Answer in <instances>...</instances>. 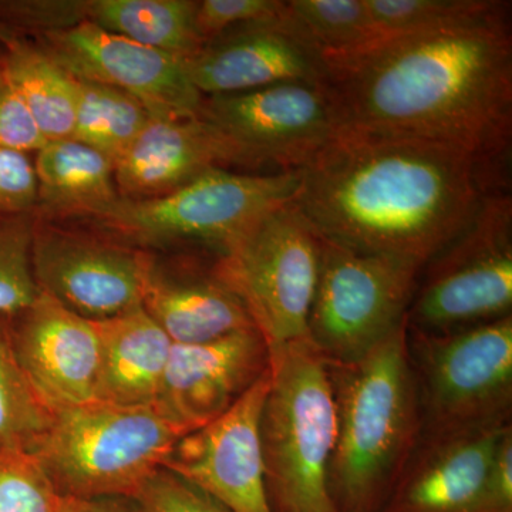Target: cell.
<instances>
[{"mask_svg":"<svg viewBox=\"0 0 512 512\" xmlns=\"http://www.w3.org/2000/svg\"><path fill=\"white\" fill-rule=\"evenodd\" d=\"M326 66L340 130L446 144L507 170L512 136L508 12L377 40Z\"/></svg>","mask_w":512,"mask_h":512,"instance_id":"1","label":"cell"},{"mask_svg":"<svg viewBox=\"0 0 512 512\" xmlns=\"http://www.w3.org/2000/svg\"><path fill=\"white\" fill-rule=\"evenodd\" d=\"M507 180L460 148L339 130L299 171L293 204L328 241L426 265Z\"/></svg>","mask_w":512,"mask_h":512,"instance_id":"2","label":"cell"},{"mask_svg":"<svg viewBox=\"0 0 512 512\" xmlns=\"http://www.w3.org/2000/svg\"><path fill=\"white\" fill-rule=\"evenodd\" d=\"M336 404L328 468L338 512H376L420 434L407 323L352 363H326Z\"/></svg>","mask_w":512,"mask_h":512,"instance_id":"3","label":"cell"},{"mask_svg":"<svg viewBox=\"0 0 512 512\" xmlns=\"http://www.w3.org/2000/svg\"><path fill=\"white\" fill-rule=\"evenodd\" d=\"M298 187L299 171L239 174L215 168L161 197H119L76 224L141 251L197 247L218 258L259 218L293 201Z\"/></svg>","mask_w":512,"mask_h":512,"instance_id":"4","label":"cell"},{"mask_svg":"<svg viewBox=\"0 0 512 512\" xmlns=\"http://www.w3.org/2000/svg\"><path fill=\"white\" fill-rule=\"evenodd\" d=\"M336 423L328 366L309 339L272 350L261 440L274 512H338L328 488Z\"/></svg>","mask_w":512,"mask_h":512,"instance_id":"5","label":"cell"},{"mask_svg":"<svg viewBox=\"0 0 512 512\" xmlns=\"http://www.w3.org/2000/svg\"><path fill=\"white\" fill-rule=\"evenodd\" d=\"M181 436L154 407L93 402L53 413L30 451L62 497H134Z\"/></svg>","mask_w":512,"mask_h":512,"instance_id":"6","label":"cell"},{"mask_svg":"<svg viewBox=\"0 0 512 512\" xmlns=\"http://www.w3.org/2000/svg\"><path fill=\"white\" fill-rule=\"evenodd\" d=\"M419 440L500 429L512 416V315L444 335L407 332Z\"/></svg>","mask_w":512,"mask_h":512,"instance_id":"7","label":"cell"},{"mask_svg":"<svg viewBox=\"0 0 512 512\" xmlns=\"http://www.w3.org/2000/svg\"><path fill=\"white\" fill-rule=\"evenodd\" d=\"M512 200L487 195L476 217L421 269L407 332L444 335L511 316Z\"/></svg>","mask_w":512,"mask_h":512,"instance_id":"8","label":"cell"},{"mask_svg":"<svg viewBox=\"0 0 512 512\" xmlns=\"http://www.w3.org/2000/svg\"><path fill=\"white\" fill-rule=\"evenodd\" d=\"M319 261L320 235L291 201L259 218L214 266L272 352L308 339Z\"/></svg>","mask_w":512,"mask_h":512,"instance_id":"9","label":"cell"},{"mask_svg":"<svg viewBox=\"0 0 512 512\" xmlns=\"http://www.w3.org/2000/svg\"><path fill=\"white\" fill-rule=\"evenodd\" d=\"M423 266L320 237L308 339L322 359L356 362L402 328Z\"/></svg>","mask_w":512,"mask_h":512,"instance_id":"10","label":"cell"},{"mask_svg":"<svg viewBox=\"0 0 512 512\" xmlns=\"http://www.w3.org/2000/svg\"><path fill=\"white\" fill-rule=\"evenodd\" d=\"M200 116L237 147L245 168L276 173L301 171L340 130L326 84L281 83L204 97Z\"/></svg>","mask_w":512,"mask_h":512,"instance_id":"11","label":"cell"},{"mask_svg":"<svg viewBox=\"0 0 512 512\" xmlns=\"http://www.w3.org/2000/svg\"><path fill=\"white\" fill-rule=\"evenodd\" d=\"M151 252L39 218L32 264L40 292L90 322L143 306Z\"/></svg>","mask_w":512,"mask_h":512,"instance_id":"12","label":"cell"},{"mask_svg":"<svg viewBox=\"0 0 512 512\" xmlns=\"http://www.w3.org/2000/svg\"><path fill=\"white\" fill-rule=\"evenodd\" d=\"M36 45L77 79L130 94L156 119L200 116L204 96L184 59L114 35L90 22L36 37Z\"/></svg>","mask_w":512,"mask_h":512,"instance_id":"13","label":"cell"},{"mask_svg":"<svg viewBox=\"0 0 512 512\" xmlns=\"http://www.w3.org/2000/svg\"><path fill=\"white\" fill-rule=\"evenodd\" d=\"M269 370L228 412L178 439L164 468L231 512H274L266 490L261 419Z\"/></svg>","mask_w":512,"mask_h":512,"instance_id":"14","label":"cell"},{"mask_svg":"<svg viewBox=\"0 0 512 512\" xmlns=\"http://www.w3.org/2000/svg\"><path fill=\"white\" fill-rule=\"evenodd\" d=\"M192 84L204 97L252 92L281 83H328V66L316 47L278 18L237 26L185 57Z\"/></svg>","mask_w":512,"mask_h":512,"instance_id":"15","label":"cell"},{"mask_svg":"<svg viewBox=\"0 0 512 512\" xmlns=\"http://www.w3.org/2000/svg\"><path fill=\"white\" fill-rule=\"evenodd\" d=\"M271 352L256 329L197 345H174L154 409L181 434L204 427L268 373Z\"/></svg>","mask_w":512,"mask_h":512,"instance_id":"16","label":"cell"},{"mask_svg":"<svg viewBox=\"0 0 512 512\" xmlns=\"http://www.w3.org/2000/svg\"><path fill=\"white\" fill-rule=\"evenodd\" d=\"M13 352L50 412L96 402L100 339L96 323L40 292L8 318Z\"/></svg>","mask_w":512,"mask_h":512,"instance_id":"17","label":"cell"},{"mask_svg":"<svg viewBox=\"0 0 512 512\" xmlns=\"http://www.w3.org/2000/svg\"><path fill=\"white\" fill-rule=\"evenodd\" d=\"M244 167L237 147L204 117H151L114 163L120 197H161L215 168Z\"/></svg>","mask_w":512,"mask_h":512,"instance_id":"18","label":"cell"},{"mask_svg":"<svg viewBox=\"0 0 512 512\" xmlns=\"http://www.w3.org/2000/svg\"><path fill=\"white\" fill-rule=\"evenodd\" d=\"M508 426L417 441L376 512H478L488 468Z\"/></svg>","mask_w":512,"mask_h":512,"instance_id":"19","label":"cell"},{"mask_svg":"<svg viewBox=\"0 0 512 512\" xmlns=\"http://www.w3.org/2000/svg\"><path fill=\"white\" fill-rule=\"evenodd\" d=\"M143 308L174 345H197L256 329L244 302L214 262L171 268L151 254Z\"/></svg>","mask_w":512,"mask_h":512,"instance_id":"20","label":"cell"},{"mask_svg":"<svg viewBox=\"0 0 512 512\" xmlns=\"http://www.w3.org/2000/svg\"><path fill=\"white\" fill-rule=\"evenodd\" d=\"M94 323L100 339L96 402L156 406L173 342L143 306Z\"/></svg>","mask_w":512,"mask_h":512,"instance_id":"21","label":"cell"},{"mask_svg":"<svg viewBox=\"0 0 512 512\" xmlns=\"http://www.w3.org/2000/svg\"><path fill=\"white\" fill-rule=\"evenodd\" d=\"M35 170L36 215L46 221L83 220L120 197L114 161L74 138L47 141L36 153Z\"/></svg>","mask_w":512,"mask_h":512,"instance_id":"22","label":"cell"},{"mask_svg":"<svg viewBox=\"0 0 512 512\" xmlns=\"http://www.w3.org/2000/svg\"><path fill=\"white\" fill-rule=\"evenodd\" d=\"M194 0H86V22L170 55L190 57L204 46Z\"/></svg>","mask_w":512,"mask_h":512,"instance_id":"23","label":"cell"},{"mask_svg":"<svg viewBox=\"0 0 512 512\" xmlns=\"http://www.w3.org/2000/svg\"><path fill=\"white\" fill-rule=\"evenodd\" d=\"M5 79L15 89L47 141L73 138L76 79L36 43L22 40L6 50Z\"/></svg>","mask_w":512,"mask_h":512,"instance_id":"24","label":"cell"},{"mask_svg":"<svg viewBox=\"0 0 512 512\" xmlns=\"http://www.w3.org/2000/svg\"><path fill=\"white\" fill-rule=\"evenodd\" d=\"M76 79L74 140L93 147L116 163L151 119L130 94L104 84Z\"/></svg>","mask_w":512,"mask_h":512,"instance_id":"25","label":"cell"},{"mask_svg":"<svg viewBox=\"0 0 512 512\" xmlns=\"http://www.w3.org/2000/svg\"><path fill=\"white\" fill-rule=\"evenodd\" d=\"M285 13L325 62L376 42L365 0H288Z\"/></svg>","mask_w":512,"mask_h":512,"instance_id":"26","label":"cell"},{"mask_svg":"<svg viewBox=\"0 0 512 512\" xmlns=\"http://www.w3.org/2000/svg\"><path fill=\"white\" fill-rule=\"evenodd\" d=\"M377 40L474 22L510 10L497 0H365Z\"/></svg>","mask_w":512,"mask_h":512,"instance_id":"27","label":"cell"},{"mask_svg":"<svg viewBox=\"0 0 512 512\" xmlns=\"http://www.w3.org/2000/svg\"><path fill=\"white\" fill-rule=\"evenodd\" d=\"M52 419L13 352L8 318L0 316V448L32 450Z\"/></svg>","mask_w":512,"mask_h":512,"instance_id":"28","label":"cell"},{"mask_svg":"<svg viewBox=\"0 0 512 512\" xmlns=\"http://www.w3.org/2000/svg\"><path fill=\"white\" fill-rule=\"evenodd\" d=\"M33 214L0 218V316L12 318L40 295L32 264Z\"/></svg>","mask_w":512,"mask_h":512,"instance_id":"29","label":"cell"},{"mask_svg":"<svg viewBox=\"0 0 512 512\" xmlns=\"http://www.w3.org/2000/svg\"><path fill=\"white\" fill-rule=\"evenodd\" d=\"M62 503L32 451L0 448V512H60Z\"/></svg>","mask_w":512,"mask_h":512,"instance_id":"30","label":"cell"},{"mask_svg":"<svg viewBox=\"0 0 512 512\" xmlns=\"http://www.w3.org/2000/svg\"><path fill=\"white\" fill-rule=\"evenodd\" d=\"M0 22L20 37L42 36L86 22V0H0Z\"/></svg>","mask_w":512,"mask_h":512,"instance_id":"31","label":"cell"},{"mask_svg":"<svg viewBox=\"0 0 512 512\" xmlns=\"http://www.w3.org/2000/svg\"><path fill=\"white\" fill-rule=\"evenodd\" d=\"M134 498L146 512H231L194 484L160 468Z\"/></svg>","mask_w":512,"mask_h":512,"instance_id":"32","label":"cell"},{"mask_svg":"<svg viewBox=\"0 0 512 512\" xmlns=\"http://www.w3.org/2000/svg\"><path fill=\"white\" fill-rule=\"evenodd\" d=\"M284 3L282 0H202L195 13V28L205 45L237 26L278 18Z\"/></svg>","mask_w":512,"mask_h":512,"instance_id":"33","label":"cell"},{"mask_svg":"<svg viewBox=\"0 0 512 512\" xmlns=\"http://www.w3.org/2000/svg\"><path fill=\"white\" fill-rule=\"evenodd\" d=\"M39 188L30 154L0 147V218L36 212Z\"/></svg>","mask_w":512,"mask_h":512,"instance_id":"34","label":"cell"},{"mask_svg":"<svg viewBox=\"0 0 512 512\" xmlns=\"http://www.w3.org/2000/svg\"><path fill=\"white\" fill-rule=\"evenodd\" d=\"M47 140L8 80L0 83V147L37 153Z\"/></svg>","mask_w":512,"mask_h":512,"instance_id":"35","label":"cell"},{"mask_svg":"<svg viewBox=\"0 0 512 512\" xmlns=\"http://www.w3.org/2000/svg\"><path fill=\"white\" fill-rule=\"evenodd\" d=\"M478 512H512V424L495 448Z\"/></svg>","mask_w":512,"mask_h":512,"instance_id":"36","label":"cell"},{"mask_svg":"<svg viewBox=\"0 0 512 512\" xmlns=\"http://www.w3.org/2000/svg\"><path fill=\"white\" fill-rule=\"evenodd\" d=\"M60 512H146L134 497L110 495V497L73 498L63 497Z\"/></svg>","mask_w":512,"mask_h":512,"instance_id":"37","label":"cell"},{"mask_svg":"<svg viewBox=\"0 0 512 512\" xmlns=\"http://www.w3.org/2000/svg\"><path fill=\"white\" fill-rule=\"evenodd\" d=\"M22 39L23 37H20L18 33L13 32L5 23L0 22V46L5 47L6 50H10L12 47L18 45Z\"/></svg>","mask_w":512,"mask_h":512,"instance_id":"38","label":"cell"},{"mask_svg":"<svg viewBox=\"0 0 512 512\" xmlns=\"http://www.w3.org/2000/svg\"><path fill=\"white\" fill-rule=\"evenodd\" d=\"M5 69H6V49L0 46V83L5 80Z\"/></svg>","mask_w":512,"mask_h":512,"instance_id":"39","label":"cell"}]
</instances>
